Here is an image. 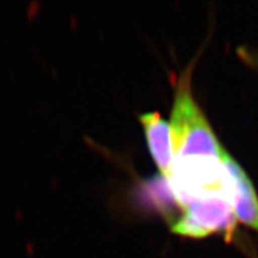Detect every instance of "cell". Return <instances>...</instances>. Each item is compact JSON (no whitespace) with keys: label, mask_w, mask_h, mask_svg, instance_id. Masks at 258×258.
Here are the masks:
<instances>
[{"label":"cell","mask_w":258,"mask_h":258,"mask_svg":"<svg viewBox=\"0 0 258 258\" xmlns=\"http://www.w3.org/2000/svg\"><path fill=\"white\" fill-rule=\"evenodd\" d=\"M175 163L190 159L221 160L225 150L194 98L188 79L175 90L170 121Z\"/></svg>","instance_id":"obj_1"},{"label":"cell","mask_w":258,"mask_h":258,"mask_svg":"<svg viewBox=\"0 0 258 258\" xmlns=\"http://www.w3.org/2000/svg\"><path fill=\"white\" fill-rule=\"evenodd\" d=\"M234 220L231 200H192L183 206L182 217L171 226V231L183 237L200 239L217 232L231 230Z\"/></svg>","instance_id":"obj_2"},{"label":"cell","mask_w":258,"mask_h":258,"mask_svg":"<svg viewBox=\"0 0 258 258\" xmlns=\"http://www.w3.org/2000/svg\"><path fill=\"white\" fill-rule=\"evenodd\" d=\"M221 160L230 179L232 209L235 220L258 232V196L252 182L243 167L226 151Z\"/></svg>","instance_id":"obj_3"},{"label":"cell","mask_w":258,"mask_h":258,"mask_svg":"<svg viewBox=\"0 0 258 258\" xmlns=\"http://www.w3.org/2000/svg\"><path fill=\"white\" fill-rule=\"evenodd\" d=\"M139 120L144 128L145 138L152 159L156 163L160 175L170 185L173 178L175 165L170 123L164 120L158 111L144 112L139 116Z\"/></svg>","instance_id":"obj_4"}]
</instances>
